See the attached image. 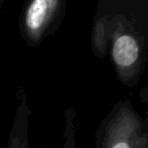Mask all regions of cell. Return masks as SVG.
Returning a JSON list of instances; mask_svg holds the SVG:
<instances>
[{
  "instance_id": "obj_1",
  "label": "cell",
  "mask_w": 148,
  "mask_h": 148,
  "mask_svg": "<svg viewBox=\"0 0 148 148\" xmlns=\"http://www.w3.org/2000/svg\"><path fill=\"white\" fill-rule=\"evenodd\" d=\"M141 121L129 107H121L111 118L105 131L103 148H143Z\"/></svg>"
},
{
  "instance_id": "obj_2",
  "label": "cell",
  "mask_w": 148,
  "mask_h": 148,
  "mask_svg": "<svg viewBox=\"0 0 148 148\" xmlns=\"http://www.w3.org/2000/svg\"><path fill=\"white\" fill-rule=\"evenodd\" d=\"M61 0H31L24 13V30L31 41H39L51 22Z\"/></svg>"
},
{
  "instance_id": "obj_3",
  "label": "cell",
  "mask_w": 148,
  "mask_h": 148,
  "mask_svg": "<svg viewBox=\"0 0 148 148\" xmlns=\"http://www.w3.org/2000/svg\"><path fill=\"white\" fill-rule=\"evenodd\" d=\"M113 60L122 74H127L137 64L140 49L135 37L129 33L120 34L113 45Z\"/></svg>"
},
{
  "instance_id": "obj_4",
  "label": "cell",
  "mask_w": 148,
  "mask_h": 148,
  "mask_svg": "<svg viewBox=\"0 0 148 148\" xmlns=\"http://www.w3.org/2000/svg\"><path fill=\"white\" fill-rule=\"evenodd\" d=\"M7 148H28V140L24 135L13 132L9 139Z\"/></svg>"
}]
</instances>
